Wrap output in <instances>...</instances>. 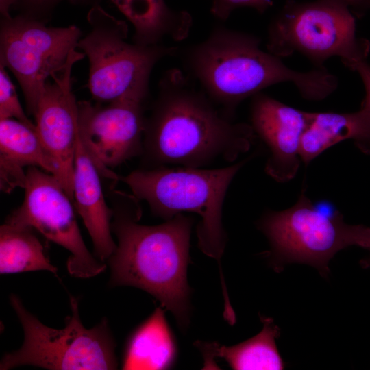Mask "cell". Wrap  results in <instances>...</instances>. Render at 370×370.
I'll use <instances>...</instances> for the list:
<instances>
[{
  "label": "cell",
  "mask_w": 370,
  "mask_h": 370,
  "mask_svg": "<svg viewBox=\"0 0 370 370\" xmlns=\"http://www.w3.org/2000/svg\"><path fill=\"white\" fill-rule=\"evenodd\" d=\"M112 196L111 230L118 243L108 259L110 285L147 292L172 312L181 328H186L190 295L187 266L194 219L178 214L159 225L139 224L140 200L120 190Z\"/></svg>",
  "instance_id": "cell-2"
},
{
  "label": "cell",
  "mask_w": 370,
  "mask_h": 370,
  "mask_svg": "<svg viewBox=\"0 0 370 370\" xmlns=\"http://www.w3.org/2000/svg\"><path fill=\"white\" fill-rule=\"evenodd\" d=\"M257 225L269 242L271 262L278 271L295 262L327 275L330 260L339 251L370 247V227L346 223L338 212L320 210L304 192L293 206L265 213Z\"/></svg>",
  "instance_id": "cell-7"
},
{
  "label": "cell",
  "mask_w": 370,
  "mask_h": 370,
  "mask_svg": "<svg viewBox=\"0 0 370 370\" xmlns=\"http://www.w3.org/2000/svg\"><path fill=\"white\" fill-rule=\"evenodd\" d=\"M10 301L22 325L21 347L3 355L0 369L32 365L51 370L116 369V343L108 319L91 328L82 324L78 300L70 296L71 315L65 327L50 328L29 312L21 299L12 294Z\"/></svg>",
  "instance_id": "cell-6"
},
{
  "label": "cell",
  "mask_w": 370,
  "mask_h": 370,
  "mask_svg": "<svg viewBox=\"0 0 370 370\" xmlns=\"http://www.w3.org/2000/svg\"><path fill=\"white\" fill-rule=\"evenodd\" d=\"M81 38L75 25L48 27L19 14L1 16L0 64L16 78L29 114L34 116L47 82L65 66Z\"/></svg>",
  "instance_id": "cell-9"
},
{
  "label": "cell",
  "mask_w": 370,
  "mask_h": 370,
  "mask_svg": "<svg viewBox=\"0 0 370 370\" xmlns=\"http://www.w3.org/2000/svg\"><path fill=\"white\" fill-rule=\"evenodd\" d=\"M23 203L5 223L35 229L71 255L66 267L75 278H90L104 271L105 262L88 249L82 236L72 200L58 179L37 166H28Z\"/></svg>",
  "instance_id": "cell-10"
},
{
  "label": "cell",
  "mask_w": 370,
  "mask_h": 370,
  "mask_svg": "<svg viewBox=\"0 0 370 370\" xmlns=\"http://www.w3.org/2000/svg\"><path fill=\"white\" fill-rule=\"evenodd\" d=\"M85 54L75 50L67 64L48 80L34 115L37 133L56 166L55 176L73 201V171L77 128V101L71 71Z\"/></svg>",
  "instance_id": "cell-12"
},
{
  "label": "cell",
  "mask_w": 370,
  "mask_h": 370,
  "mask_svg": "<svg viewBox=\"0 0 370 370\" xmlns=\"http://www.w3.org/2000/svg\"><path fill=\"white\" fill-rule=\"evenodd\" d=\"M90 31L77 47L89 62L87 87L98 103H108L135 93H149L154 66L173 56L175 47L162 45L142 46L127 42L128 25L108 13L101 5L87 14Z\"/></svg>",
  "instance_id": "cell-8"
},
{
  "label": "cell",
  "mask_w": 370,
  "mask_h": 370,
  "mask_svg": "<svg viewBox=\"0 0 370 370\" xmlns=\"http://www.w3.org/2000/svg\"><path fill=\"white\" fill-rule=\"evenodd\" d=\"M47 271L57 275L33 229L4 223L0 227V273Z\"/></svg>",
  "instance_id": "cell-20"
},
{
  "label": "cell",
  "mask_w": 370,
  "mask_h": 370,
  "mask_svg": "<svg viewBox=\"0 0 370 370\" xmlns=\"http://www.w3.org/2000/svg\"><path fill=\"white\" fill-rule=\"evenodd\" d=\"M101 173L77 134L73 171V202L92 239L95 254L101 261L115 251L112 236L113 209L106 204Z\"/></svg>",
  "instance_id": "cell-14"
},
{
  "label": "cell",
  "mask_w": 370,
  "mask_h": 370,
  "mask_svg": "<svg viewBox=\"0 0 370 370\" xmlns=\"http://www.w3.org/2000/svg\"><path fill=\"white\" fill-rule=\"evenodd\" d=\"M352 140L363 153L370 155V108L362 101L354 112H311L303 134L299 154L309 164L332 146Z\"/></svg>",
  "instance_id": "cell-16"
},
{
  "label": "cell",
  "mask_w": 370,
  "mask_h": 370,
  "mask_svg": "<svg viewBox=\"0 0 370 370\" xmlns=\"http://www.w3.org/2000/svg\"><path fill=\"white\" fill-rule=\"evenodd\" d=\"M14 119L36 127L27 116L18 100L16 87L5 68L0 64V119Z\"/></svg>",
  "instance_id": "cell-22"
},
{
  "label": "cell",
  "mask_w": 370,
  "mask_h": 370,
  "mask_svg": "<svg viewBox=\"0 0 370 370\" xmlns=\"http://www.w3.org/2000/svg\"><path fill=\"white\" fill-rule=\"evenodd\" d=\"M260 320L262 330L239 344L225 346L217 342L197 341L195 345L204 359V369H212L214 359L221 358L236 370L284 369V362L275 343L280 328L271 318L261 317Z\"/></svg>",
  "instance_id": "cell-18"
},
{
  "label": "cell",
  "mask_w": 370,
  "mask_h": 370,
  "mask_svg": "<svg viewBox=\"0 0 370 370\" xmlns=\"http://www.w3.org/2000/svg\"><path fill=\"white\" fill-rule=\"evenodd\" d=\"M188 79L177 69L166 71L160 79L145 121L144 169L232 164L253 145L251 125L236 121Z\"/></svg>",
  "instance_id": "cell-1"
},
{
  "label": "cell",
  "mask_w": 370,
  "mask_h": 370,
  "mask_svg": "<svg viewBox=\"0 0 370 370\" xmlns=\"http://www.w3.org/2000/svg\"><path fill=\"white\" fill-rule=\"evenodd\" d=\"M102 0H18L14 5L18 14L47 24L52 18L56 8L62 3L90 7L100 5Z\"/></svg>",
  "instance_id": "cell-21"
},
{
  "label": "cell",
  "mask_w": 370,
  "mask_h": 370,
  "mask_svg": "<svg viewBox=\"0 0 370 370\" xmlns=\"http://www.w3.org/2000/svg\"><path fill=\"white\" fill-rule=\"evenodd\" d=\"M358 73L362 82L365 88V101L370 108V64L367 60L358 63L353 69Z\"/></svg>",
  "instance_id": "cell-24"
},
{
  "label": "cell",
  "mask_w": 370,
  "mask_h": 370,
  "mask_svg": "<svg viewBox=\"0 0 370 370\" xmlns=\"http://www.w3.org/2000/svg\"><path fill=\"white\" fill-rule=\"evenodd\" d=\"M18 0H0L1 16L10 14V10L14 8Z\"/></svg>",
  "instance_id": "cell-26"
},
{
  "label": "cell",
  "mask_w": 370,
  "mask_h": 370,
  "mask_svg": "<svg viewBox=\"0 0 370 370\" xmlns=\"http://www.w3.org/2000/svg\"><path fill=\"white\" fill-rule=\"evenodd\" d=\"M367 250H369V252H370V247ZM360 264L361 267L362 268H364V269L370 268V254L367 258H362L360 261Z\"/></svg>",
  "instance_id": "cell-27"
},
{
  "label": "cell",
  "mask_w": 370,
  "mask_h": 370,
  "mask_svg": "<svg viewBox=\"0 0 370 370\" xmlns=\"http://www.w3.org/2000/svg\"><path fill=\"white\" fill-rule=\"evenodd\" d=\"M25 166H37L55 175L56 166L36 127L14 119H0V186L5 193L24 187Z\"/></svg>",
  "instance_id": "cell-15"
},
{
  "label": "cell",
  "mask_w": 370,
  "mask_h": 370,
  "mask_svg": "<svg viewBox=\"0 0 370 370\" xmlns=\"http://www.w3.org/2000/svg\"><path fill=\"white\" fill-rule=\"evenodd\" d=\"M260 43L250 34L217 27L184 52V64L201 90L233 116L245 99L277 84L291 82L302 97L313 101L325 99L337 88L338 78L325 68L293 70L280 58L262 50Z\"/></svg>",
  "instance_id": "cell-3"
},
{
  "label": "cell",
  "mask_w": 370,
  "mask_h": 370,
  "mask_svg": "<svg viewBox=\"0 0 370 370\" xmlns=\"http://www.w3.org/2000/svg\"><path fill=\"white\" fill-rule=\"evenodd\" d=\"M356 18H361L370 12V0H341Z\"/></svg>",
  "instance_id": "cell-25"
},
{
  "label": "cell",
  "mask_w": 370,
  "mask_h": 370,
  "mask_svg": "<svg viewBox=\"0 0 370 370\" xmlns=\"http://www.w3.org/2000/svg\"><path fill=\"white\" fill-rule=\"evenodd\" d=\"M211 12L218 19L225 21L236 9L251 8L264 13L273 5L272 0H211Z\"/></svg>",
  "instance_id": "cell-23"
},
{
  "label": "cell",
  "mask_w": 370,
  "mask_h": 370,
  "mask_svg": "<svg viewBox=\"0 0 370 370\" xmlns=\"http://www.w3.org/2000/svg\"><path fill=\"white\" fill-rule=\"evenodd\" d=\"M356 18L341 0H286L268 27L267 50L280 58L299 53L317 69L337 57L352 71L370 53Z\"/></svg>",
  "instance_id": "cell-5"
},
{
  "label": "cell",
  "mask_w": 370,
  "mask_h": 370,
  "mask_svg": "<svg viewBox=\"0 0 370 370\" xmlns=\"http://www.w3.org/2000/svg\"><path fill=\"white\" fill-rule=\"evenodd\" d=\"M251 98L250 125L269 153L265 172L278 182H288L296 175L301 162L300 143L311 112L288 106L262 92Z\"/></svg>",
  "instance_id": "cell-13"
},
{
  "label": "cell",
  "mask_w": 370,
  "mask_h": 370,
  "mask_svg": "<svg viewBox=\"0 0 370 370\" xmlns=\"http://www.w3.org/2000/svg\"><path fill=\"white\" fill-rule=\"evenodd\" d=\"M177 356V346L164 311L157 308L130 335L123 369H167Z\"/></svg>",
  "instance_id": "cell-19"
},
{
  "label": "cell",
  "mask_w": 370,
  "mask_h": 370,
  "mask_svg": "<svg viewBox=\"0 0 370 370\" xmlns=\"http://www.w3.org/2000/svg\"><path fill=\"white\" fill-rule=\"evenodd\" d=\"M134 28L132 42L142 46L162 45L164 39L186 38L192 18L184 10H174L165 0H111Z\"/></svg>",
  "instance_id": "cell-17"
},
{
  "label": "cell",
  "mask_w": 370,
  "mask_h": 370,
  "mask_svg": "<svg viewBox=\"0 0 370 370\" xmlns=\"http://www.w3.org/2000/svg\"><path fill=\"white\" fill-rule=\"evenodd\" d=\"M250 158L221 168H141L119 177L132 195L148 204L153 214L164 221L184 212L198 215V247L218 262L224 299L228 295L221 267L227 239L223 207L231 182Z\"/></svg>",
  "instance_id": "cell-4"
},
{
  "label": "cell",
  "mask_w": 370,
  "mask_h": 370,
  "mask_svg": "<svg viewBox=\"0 0 370 370\" xmlns=\"http://www.w3.org/2000/svg\"><path fill=\"white\" fill-rule=\"evenodd\" d=\"M148 95H129L106 106L77 101L78 134L102 176L119 180L109 168L142 155Z\"/></svg>",
  "instance_id": "cell-11"
}]
</instances>
